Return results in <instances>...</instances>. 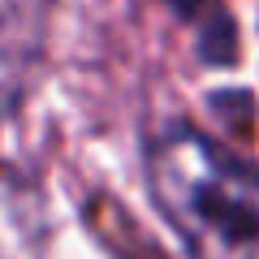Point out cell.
I'll list each match as a JSON object with an SVG mask.
<instances>
[{"mask_svg": "<svg viewBox=\"0 0 259 259\" xmlns=\"http://www.w3.org/2000/svg\"><path fill=\"white\" fill-rule=\"evenodd\" d=\"M147 182L190 259H259V173L190 125L147 147Z\"/></svg>", "mask_w": 259, "mask_h": 259, "instance_id": "obj_1", "label": "cell"}]
</instances>
